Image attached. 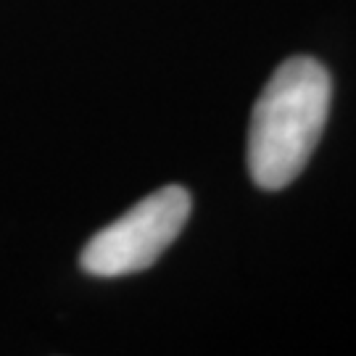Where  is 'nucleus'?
Returning <instances> with one entry per match:
<instances>
[{
	"label": "nucleus",
	"mask_w": 356,
	"mask_h": 356,
	"mask_svg": "<svg viewBox=\"0 0 356 356\" xmlns=\"http://www.w3.org/2000/svg\"><path fill=\"white\" fill-rule=\"evenodd\" d=\"M191 193L166 185L145 195L82 248L79 267L92 277H122L153 267L159 256L177 241L191 219Z\"/></svg>",
	"instance_id": "obj_2"
},
{
	"label": "nucleus",
	"mask_w": 356,
	"mask_h": 356,
	"mask_svg": "<svg viewBox=\"0 0 356 356\" xmlns=\"http://www.w3.org/2000/svg\"><path fill=\"white\" fill-rule=\"evenodd\" d=\"M332 82L317 58L296 56L275 69L248 127V172L261 191H280L304 172L327 124Z\"/></svg>",
	"instance_id": "obj_1"
}]
</instances>
